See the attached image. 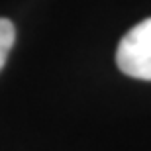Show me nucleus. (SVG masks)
<instances>
[{
    "mask_svg": "<svg viewBox=\"0 0 151 151\" xmlns=\"http://www.w3.org/2000/svg\"><path fill=\"white\" fill-rule=\"evenodd\" d=\"M118 69L139 81H151V18L139 22L122 37L116 51Z\"/></svg>",
    "mask_w": 151,
    "mask_h": 151,
    "instance_id": "nucleus-1",
    "label": "nucleus"
},
{
    "mask_svg": "<svg viewBox=\"0 0 151 151\" xmlns=\"http://www.w3.org/2000/svg\"><path fill=\"white\" fill-rule=\"evenodd\" d=\"M14 39H16L14 24L6 18H0V71H2L6 59H8V53L14 45Z\"/></svg>",
    "mask_w": 151,
    "mask_h": 151,
    "instance_id": "nucleus-2",
    "label": "nucleus"
}]
</instances>
